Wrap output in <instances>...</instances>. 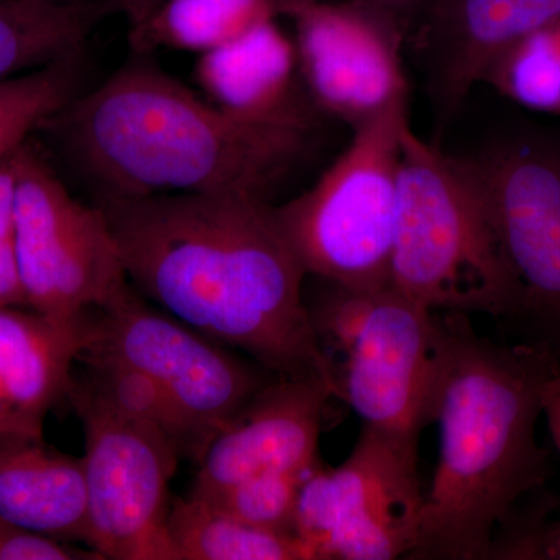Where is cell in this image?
<instances>
[{
	"instance_id": "6da1fadb",
	"label": "cell",
	"mask_w": 560,
	"mask_h": 560,
	"mask_svg": "<svg viewBox=\"0 0 560 560\" xmlns=\"http://www.w3.org/2000/svg\"><path fill=\"white\" fill-rule=\"evenodd\" d=\"M128 282L151 304L278 377L331 385L305 302L304 267L275 206L248 194L95 200Z\"/></svg>"
},
{
	"instance_id": "7a4b0ae2",
	"label": "cell",
	"mask_w": 560,
	"mask_h": 560,
	"mask_svg": "<svg viewBox=\"0 0 560 560\" xmlns=\"http://www.w3.org/2000/svg\"><path fill=\"white\" fill-rule=\"evenodd\" d=\"M40 128L97 200L161 194L267 198L304 160L313 132L235 119L140 54Z\"/></svg>"
},
{
	"instance_id": "3957f363",
	"label": "cell",
	"mask_w": 560,
	"mask_h": 560,
	"mask_svg": "<svg viewBox=\"0 0 560 560\" xmlns=\"http://www.w3.org/2000/svg\"><path fill=\"white\" fill-rule=\"evenodd\" d=\"M444 318L434 407L440 463L408 559H488L497 530L547 480L536 427L541 394L560 361L548 342L499 346L478 337L464 313Z\"/></svg>"
},
{
	"instance_id": "277c9868",
	"label": "cell",
	"mask_w": 560,
	"mask_h": 560,
	"mask_svg": "<svg viewBox=\"0 0 560 560\" xmlns=\"http://www.w3.org/2000/svg\"><path fill=\"white\" fill-rule=\"evenodd\" d=\"M390 287L440 313H518L521 298L467 156L401 136Z\"/></svg>"
},
{
	"instance_id": "5b68a950",
	"label": "cell",
	"mask_w": 560,
	"mask_h": 560,
	"mask_svg": "<svg viewBox=\"0 0 560 560\" xmlns=\"http://www.w3.org/2000/svg\"><path fill=\"white\" fill-rule=\"evenodd\" d=\"M324 283L323 293L305 302L329 364L334 399L348 404L363 425L418 442L434 422L447 340L444 313L390 285L350 290Z\"/></svg>"
},
{
	"instance_id": "8992f818",
	"label": "cell",
	"mask_w": 560,
	"mask_h": 560,
	"mask_svg": "<svg viewBox=\"0 0 560 560\" xmlns=\"http://www.w3.org/2000/svg\"><path fill=\"white\" fill-rule=\"evenodd\" d=\"M408 98L355 128L348 149L300 197L275 208L305 272L350 290L390 285Z\"/></svg>"
},
{
	"instance_id": "52a82bcc",
	"label": "cell",
	"mask_w": 560,
	"mask_h": 560,
	"mask_svg": "<svg viewBox=\"0 0 560 560\" xmlns=\"http://www.w3.org/2000/svg\"><path fill=\"white\" fill-rule=\"evenodd\" d=\"M14 246L25 304L50 318H81L130 283L105 210L77 200L28 142L14 153Z\"/></svg>"
},
{
	"instance_id": "ba28073f",
	"label": "cell",
	"mask_w": 560,
	"mask_h": 560,
	"mask_svg": "<svg viewBox=\"0 0 560 560\" xmlns=\"http://www.w3.org/2000/svg\"><path fill=\"white\" fill-rule=\"evenodd\" d=\"M422 504L418 442L363 425L345 463L305 475L294 534L311 560L408 559Z\"/></svg>"
},
{
	"instance_id": "9c48e42d",
	"label": "cell",
	"mask_w": 560,
	"mask_h": 560,
	"mask_svg": "<svg viewBox=\"0 0 560 560\" xmlns=\"http://www.w3.org/2000/svg\"><path fill=\"white\" fill-rule=\"evenodd\" d=\"M68 400L83 423L88 548L103 560H178L167 526L178 448L117 410L75 372Z\"/></svg>"
},
{
	"instance_id": "30bf717a",
	"label": "cell",
	"mask_w": 560,
	"mask_h": 560,
	"mask_svg": "<svg viewBox=\"0 0 560 560\" xmlns=\"http://www.w3.org/2000/svg\"><path fill=\"white\" fill-rule=\"evenodd\" d=\"M92 327L79 361H117L142 372L176 401L208 445L272 381L257 361L191 329L131 283L92 312Z\"/></svg>"
},
{
	"instance_id": "8fae6325",
	"label": "cell",
	"mask_w": 560,
	"mask_h": 560,
	"mask_svg": "<svg viewBox=\"0 0 560 560\" xmlns=\"http://www.w3.org/2000/svg\"><path fill=\"white\" fill-rule=\"evenodd\" d=\"M488 200L521 307L560 337V138L508 131L467 156Z\"/></svg>"
},
{
	"instance_id": "7c38bea8",
	"label": "cell",
	"mask_w": 560,
	"mask_h": 560,
	"mask_svg": "<svg viewBox=\"0 0 560 560\" xmlns=\"http://www.w3.org/2000/svg\"><path fill=\"white\" fill-rule=\"evenodd\" d=\"M294 25L305 90L319 114L352 130L408 98L404 69L407 32L363 0H279Z\"/></svg>"
},
{
	"instance_id": "4fadbf2b",
	"label": "cell",
	"mask_w": 560,
	"mask_h": 560,
	"mask_svg": "<svg viewBox=\"0 0 560 560\" xmlns=\"http://www.w3.org/2000/svg\"><path fill=\"white\" fill-rule=\"evenodd\" d=\"M329 399L327 383L276 375L209 442L190 497L210 499L259 475L311 470Z\"/></svg>"
},
{
	"instance_id": "5bb4252c",
	"label": "cell",
	"mask_w": 560,
	"mask_h": 560,
	"mask_svg": "<svg viewBox=\"0 0 560 560\" xmlns=\"http://www.w3.org/2000/svg\"><path fill=\"white\" fill-rule=\"evenodd\" d=\"M560 21V0H434L412 32L438 130L504 51Z\"/></svg>"
},
{
	"instance_id": "9a60e30c",
	"label": "cell",
	"mask_w": 560,
	"mask_h": 560,
	"mask_svg": "<svg viewBox=\"0 0 560 560\" xmlns=\"http://www.w3.org/2000/svg\"><path fill=\"white\" fill-rule=\"evenodd\" d=\"M202 97L246 124L313 131L319 110L305 90L294 39L270 21L198 57Z\"/></svg>"
},
{
	"instance_id": "2e32d148",
	"label": "cell",
	"mask_w": 560,
	"mask_h": 560,
	"mask_svg": "<svg viewBox=\"0 0 560 560\" xmlns=\"http://www.w3.org/2000/svg\"><path fill=\"white\" fill-rule=\"evenodd\" d=\"M92 312L55 319L0 308V434L44 438L47 415L68 400L73 364L92 338Z\"/></svg>"
},
{
	"instance_id": "e0dca14e",
	"label": "cell",
	"mask_w": 560,
	"mask_h": 560,
	"mask_svg": "<svg viewBox=\"0 0 560 560\" xmlns=\"http://www.w3.org/2000/svg\"><path fill=\"white\" fill-rule=\"evenodd\" d=\"M0 521L88 545L83 460L54 451L44 438L0 434Z\"/></svg>"
},
{
	"instance_id": "ac0fdd59",
	"label": "cell",
	"mask_w": 560,
	"mask_h": 560,
	"mask_svg": "<svg viewBox=\"0 0 560 560\" xmlns=\"http://www.w3.org/2000/svg\"><path fill=\"white\" fill-rule=\"evenodd\" d=\"M113 11L103 0H0V83L77 57Z\"/></svg>"
},
{
	"instance_id": "d6986e66",
	"label": "cell",
	"mask_w": 560,
	"mask_h": 560,
	"mask_svg": "<svg viewBox=\"0 0 560 560\" xmlns=\"http://www.w3.org/2000/svg\"><path fill=\"white\" fill-rule=\"evenodd\" d=\"M280 14L279 0H164L128 32L132 54L167 49L198 57L243 38Z\"/></svg>"
},
{
	"instance_id": "ffe728a7",
	"label": "cell",
	"mask_w": 560,
	"mask_h": 560,
	"mask_svg": "<svg viewBox=\"0 0 560 560\" xmlns=\"http://www.w3.org/2000/svg\"><path fill=\"white\" fill-rule=\"evenodd\" d=\"M167 526L178 560H311L294 534L249 525L190 495L172 504Z\"/></svg>"
},
{
	"instance_id": "44dd1931",
	"label": "cell",
	"mask_w": 560,
	"mask_h": 560,
	"mask_svg": "<svg viewBox=\"0 0 560 560\" xmlns=\"http://www.w3.org/2000/svg\"><path fill=\"white\" fill-rule=\"evenodd\" d=\"M86 368L79 374L98 396L117 410L153 427L178 448L180 458L200 460L205 438L184 415L176 401L142 372L110 360H81Z\"/></svg>"
},
{
	"instance_id": "7402d4cb",
	"label": "cell",
	"mask_w": 560,
	"mask_h": 560,
	"mask_svg": "<svg viewBox=\"0 0 560 560\" xmlns=\"http://www.w3.org/2000/svg\"><path fill=\"white\" fill-rule=\"evenodd\" d=\"M80 55L0 83V162L80 94Z\"/></svg>"
},
{
	"instance_id": "603a6c76",
	"label": "cell",
	"mask_w": 560,
	"mask_h": 560,
	"mask_svg": "<svg viewBox=\"0 0 560 560\" xmlns=\"http://www.w3.org/2000/svg\"><path fill=\"white\" fill-rule=\"evenodd\" d=\"M482 83L530 109L560 114V21L504 51Z\"/></svg>"
},
{
	"instance_id": "cb8c5ba5",
	"label": "cell",
	"mask_w": 560,
	"mask_h": 560,
	"mask_svg": "<svg viewBox=\"0 0 560 560\" xmlns=\"http://www.w3.org/2000/svg\"><path fill=\"white\" fill-rule=\"evenodd\" d=\"M308 471L259 475L237 482L219 495L200 500L209 501L213 506L249 525L294 534L298 497Z\"/></svg>"
},
{
	"instance_id": "d4e9b609",
	"label": "cell",
	"mask_w": 560,
	"mask_h": 560,
	"mask_svg": "<svg viewBox=\"0 0 560 560\" xmlns=\"http://www.w3.org/2000/svg\"><path fill=\"white\" fill-rule=\"evenodd\" d=\"M526 517H510L497 530L488 559L560 560V506L547 503ZM560 504V503H559Z\"/></svg>"
},
{
	"instance_id": "484cf974",
	"label": "cell",
	"mask_w": 560,
	"mask_h": 560,
	"mask_svg": "<svg viewBox=\"0 0 560 560\" xmlns=\"http://www.w3.org/2000/svg\"><path fill=\"white\" fill-rule=\"evenodd\" d=\"M14 153L0 162V308L27 307L14 246Z\"/></svg>"
},
{
	"instance_id": "4316f807",
	"label": "cell",
	"mask_w": 560,
	"mask_h": 560,
	"mask_svg": "<svg viewBox=\"0 0 560 560\" xmlns=\"http://www.w3.org/2000/svg\"><path fill=\"white\" fill-rule=\"evenodd\" d=\"M0 560H103L97 551L0 521Z\"/></svg>"
},
{
	"instance_id": "83f0119b",
	"label": "cell",
	"mask_w": 560,
	"mask_h": 560,
	"mask_svg": "<svg viewBox=\"0 0 560 560\" xmlns=\"http://www.w3.org/2000/svg\"><path fill=\"white\" fill-rule=\"evenodd\" d=\"M390 14L407 32L408 39L429 13L434 0H363Z\"/></svg>"
},
{
	"instance_id": "f1b7e54d",
	"label": "cell",
	"mask_w": 560,
	"mask_h": 560,
	"mask_svg": "<svg viewBox=\"0 0 560 560\" xmlns=\"http://www.w3.org/2000/svg\"><path fill=\"white\" fill-rule=\"evenodd\" d=\"M541 416L547 419L552 442L560 453V371L545 385L541 394Z\"/></svg>"
},
{
	"instance_id": "f546056e",
	"label": "cell",
	"mask_w": 560,
	"mask_h": 560,
	"mask_svg": "<svg viewBox=\"0 0 560 560\" xmlns=\"http://www.w3.org/2000/svg\"><path fill=\"white\" fill-rule=\"evenodd\" d=\"M164 0H120L119 11L127 18L128 25L135 27L139 22L145 20L151 11L158 9Z\"/></svg>"
},
{
	"instance_id": "4dcf8cb0",
	"label": "cell",
	"mask_w": 560,
	"mask_h": 560,
	"mask_svg": "<svg viewBox=\"0 0 560 560\" xmlns=\"http://www.w3.org/2000/svg\"><path fill=\"white\" fill-rule=\"evenodd\" d=\"M103 2L114 3V5H117V9H119L120 0H103Z\"/></svg>"
}]
</instances>
